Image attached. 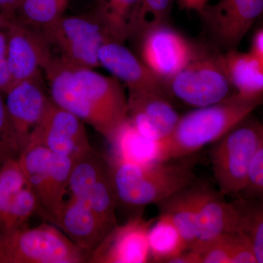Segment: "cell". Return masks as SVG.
Returning a JSON list of instances; mask_svg holds the SVG:
<instances>
[{"mask_svg":"<svg viewBox=\"0 0 263 263\" xmlns=\"http://www.w3.org/2000/svg\"><path fill=\"white\" fill-rule=\"evenodd\" d=\"M43 72L52 101L94 128L108 143L129 119L127 97L114 76L75 68L56 55Z\"/></svg>","mask_w":263,"mask_h":263,"instance_id":"obj_1","label":"cell"},{"mask_svg":"<svg viewBox=\"0 0 263 263\" xmlns=\"http://www.w3.org/2000/svg\"><path fill=\"white\" fill-rule=\"evenodd\" d=\"M262 104L263 96L249 98L234 93L219 103L181 116L166 138L167 160L187 157L215 143Z\"/></svg>","mask_w":263,"mask_h":263,"instance_id":"obj_2","label":"cell"},{"mask_svg":"<svg viewBox=\"0 0 263 263\" xmlns=\"http://www.w3.org/2000/svg\"><path fill=\"white\" fill-rule=\"evenodd\" d=\"M118 203L141 209L193 184L195 175L187 162L171 160L148 165L107 161Z\"/></svg>","mask_w":263,"mask_h":263,"instance_id":"obj_3","label":"cell"},{"mask_svg":"<svg viewBox=\"0 0 263 263\" xmlns=\"http://www.w3.org/2000/svg\"><path fill=\"white\" fill-rule=\"evenodd\" d=\"M262 142L263 124L249 115L214 143L211 160L221 195L240 196Z\"/></svg>","mask_w":263,"mask_h":263,"instance_id":"obj_4","label":"cell"},{"mask_svg":"<svg viewBox=\"0 0 263 263\" xmlns=\"http://www.w3.org/2000/svg\"><path fill=\"white\" fill-rule=\"evenodd\" d=\"M166 84L171 98L195 108L219 103L235 93L224 53L201 45H197L191 61Z\"/></svg>","mask_w":263,"mask_h":263,"instance_id":"obj_5","label":"cell"},{"mask_svg":"<svg viewBox=\"0 0 263 263\" xmlns=\"http://www.w3.org/2000/svg\"><path fill=\"white\" fill-rule=\"evenodd\" d=\"M88 256L57 226L0 232V263H82Z\"/></svg>","mask_w":263,"mask_h":263,"instance_id":"obj_6","label":"cell"},{"mask_svg":"<svg viewBox=\"0 0 263 263\" xmlns=\"http://www.w3.org/2000/svg\"><path fill=\"white\" fill-rule=\"evenodd\" d=\"M51 50L75 68L100 67L98 54L104 43L110 41L106 31L92 13L64 15L48 34Z\"/></svg>","mask_w":263,"mask_h":263,"instance_id":"obj_7","label":"cell"},{"mask_svg":"<svg viewBox=\"0 0 263 263\" xmlns=\"http://www.w3.org/2000/svg\"><path fill=\"white\" fill-rule=\"evenodd\" d=\"M69 190L71 196L89 204L109 229L117 226V202L108 163L94 150L74 161Z\"/></svg>","mask_w":263,"mask_h":263,"instance_id":"obj_8","label":"cell"},{"mask_svg":"<svg viewBox=\"0 0 263 263\" xmlns=\"http://www.w3.org/2000/svg\"><path fill=\"white\" fill-rule=\"evenodd\" d=\"M218 48L237 49L253 24L263 15V0H218L198 13Z\"/></svg>","mask_w":263,"mask_h":263,"instance_id":"obj_9","label":"cell"},{"mask_svg":"<svg viewBox=\"0 0 263 263\" xmlns=\"http://www.w3.org/2000/svg\"><path fill=\"white\" fill-rule=\"evenodd\" d=\"M136 41L140 60L165 82L191 61L197 45L189 41L169 24L148 29Z\"/></svg>","mask_w":263,"mask_h":263,"instance_id":"obj_10","label":"cell"},{"mask_svg":"<svg viewBox=\"0 0 263 263\" xmlns=\"http://www.w3.org/2000/svg\"><path fill=\"white\" fill-rule=\"evenodd\" d=\"M84 124L51 99L42 119L29 136L28 144L40 145L52 153L77 160L93 149Z\"/></svg>","mask_w":263,"mask_h":263,"instance_id":"obj_11","label":"cell"},{"mask_svg":"<svg viewBox=\"0 0 263 263\" xmlns=\"http://www.w3.org/2000/svg\"><path fill=\"white\" fill-rule=\"evenodd\" d=\"M6 31L13 86L43 72L53 54L44 36L15 17L6 19Z\"/></svg>","mask_w":263,"mask_h":263,"instance_id":"obj_12","label":"cell"},{"mask_svg":"<svg viewBox=\"0 0 263 263\" xmlns=\"http://www.w3.org/2000/svg\"><path fill=\"white\" fill-rule=\"evenodd\" d=\"M152 222L136 216L122 226L117 224L90 253L87 262H148V231Z\"/></svg>","mask_w":263,"mask_h":263,"instance_id":"obj_13","label":"cell"},{"mask_svg":"<svg viewBox=\"0 0 263 263\" xmlns=\"http://www.w3.org/2000/svg\"><path fill=\"white\" fill-rule=\"evenodd\" d=\"M43 74L44 72H41L17 83L5 95L7 110L22 145V152L51 101Z\"/></svg>","mask_w":263,"mask_h":263,"instance_id":"obj_14","label":"cell"},{"mask_svg":"<svg viewBox=\"0 0 263 263\" xmlns=\"http://www.w3.org/2000/svg\"><path fill=\"white\" fill-rule=\"evenodd\" d=\"M100 66L127 86L129 91L155 92L171 98L165 81L155 75L124 43L108 41L100 48Z\"/></svg>","mask_w":263,"mask_h":263,"instance_id":"obj_15","label":"cell"},{"mask_svg":"<svg viewBox=\"0 0 263 263\" xmlns=\"http://www.w3.org/2000/svg\"><path fill=\"white\" fill-rule=\"evenodd\" d=\"M197 238L190 249L195 250L228 233L241 232V215L236 202H227L216 192L195 186Z\"/></svg>","mask_w":263,"mask_h":263,"instance_id":"obj_16","label":"cell"},{"mask_svg":"<svg viewBox=\"0 0 263 263\" xmlns=\"http://www.w3.org/2000/svg\"><path fill=\"white\" fill-rule=\"evenodd\" d=\"M171 99L158 93L129 91V121L146 138L155 141L165 139L174 131L181 117Z\"/></svg>","mask_w":263,"mask_h":263,"instance_id":"obj_17","label":"cell"},{"mask_svg":"<svg viewBox=\"0 0 263 263\" xmlns=\"http://www.w3.org/2000/svg\"><path fill=\"white\" fill-rule=\"evenodd\" d=\"M52 224L62 230L88 258L110 231L89 204L72 196L62 204Z\"/></svg>","mask_w":263,"mask_h":263,"instance_id":"obj_18","label":"cell"},{"mask_svg":"<svg viewBox=\"0 0 263 263\" xmlns=\"http://www.w3.org/2000/svg\"><path fill=\"white\" fill-rule=\"evenodd\" d=\"M110 160L140 165L166 162V138L155 141L142 135L129 119L118 129L111 141Z\"/></svg>","mask_w":263,"mask_h":263,"instance_id":"obj_19","label":"cell"},{"mask_svg":"<svg viewBox=\"0 0 263 263\" xmlns=\"http://www.w3.org/2000/svg\"><path fill=\"white\" fill-rule=\"evenodd\" d=\"M51 152L42 146L29 143L21 155L19 162L28 186L37 197V214L47 220L49 213L50 164Z\"/></svg>","mask_w":263,"mask_h":263,"instance_id":"obj_20","label":"cell"},{"mask_svg":"<svg viewBox=\"0 0 263 263\" xmlns=\"http://www.w3.org/2000/svg\"><path fill=\"white\" fill-rule=\"evenodd\" d=\"M228 77L235 92L245 98L263 96V63L250 51L230 50L224 53Z\"/></svg>","mask_w":263,"mask_h":263,"instance_id":"obj_21","label":"cell"},{"mask_svg":"<svg viewBox=\"0 0 263 263\" xmlns=\"http://www.w3.org/2000/svg\"><path fill=\"white\" fill-rule=\"evenodd\" d=\"M138 0H96L91 13L110 41L124 43L130 39L132 22Z\"/></svg>","mask_w":263,"mask_h":263,"instance_id":"obj_22","label":"cell"},{"mask_svg":"<svg viewBox=\"0 0 263 263\" xmlns=\"http://www.w3.org/2000/svg\"><path fill=\"white\" fill-rule=\"evenodd\" d=\"M196 195L194 184L180 190L157 204L160 214H166L177 227L191 248L197 238Z\"/></svg>","mask_w":263,"mask_h":263,"instance_id":"obj_23","label":"cell"},{"mask_svg":"<svg viewBox=\"0 0 263 263\" xmlns=\"http://www.w3.org/2000/svg\"><path fill=\"white\" fill-rule=\"evenodd\" d=\"M68 3L69 0H21L13 17L46 39L65 15Z\"/></svg>","mask_w":263,"mask_h":263,"instance_id":"obj_24","label":"cell"},{"mask_svg":"<svg viewBox=\"0 0 263 263\" xmlns=\"http://www.w3.org/2000/svg\"><path fill=\"white\" fill-rule=\"evenodd\" d=\"M151 259L155 262H168L171 259L188 250L177 227L166 214H160L152 222L148 231Z\"/></svg>","mask_w":263,"mask_h":263,"instance_id":"obj_25","label":"cell"},{"mask_svg":"<svg viewBox=\"0 0 263 263\" xmlns=\"http://www.w3.org/2000/svg\"><path fill=\"white\" fill-rule=\"evenodd\" d=\"M174 0H138L133 22L132 40L161 24H169Z\"/></svg>","mask_w":263,"mask_h":263,"instance_id":"obj_26","label":"cell"},{"mask_svg":"<svg viewBox=\"0 0 263 263\" xmlns=\"http://www.w3.org/2000/svg\"><path fill=\"white\" fill-rule=\"evenodd\" d=\"M73 164L74 161L72 159L51 152L49 181L50 207L46 220L51 223L53 222L65 202L64 197L69 190V182Z\"/></svg>","mask_w":263,"mask_h":263,"instance_id":"obj_27","label":"cell"},{"mask_svg":"<svg viewBox=\"0 0 263 263\" xmlns=\"http://www.w3.org/2000/svg\"><path fill=\"white\" fill-rule=\"evenodd\" d=\"M235 202L241 215V232L250 240L257 263H263V200L239 197Z\"/></svg>","mask_w":263,"mask_h":263,"instance_id":"obj_28","label":"cell"},{"mask_svg":"<svg viewBox=\"0 0 263 263\" xmlns=\"http://www.w3.org/2000/svg\"><path fill=\"white\" fill-rule=\"evenodd\" d=\"M27 186L18 159L3 161L0 169V228L17 194Z\"/></svg>","mask_w":263,"mask_h":263,"instance_id":"obj_29","label":"cell"},{"mask_svg":"<svg viewBox=\"0 0 263 263\" xmlns=\"http://www.w3.org/2000/svg\"><path fill=\"white\" fill-rule=\"evenodd\" d=\"M38 201L32 190L25 186L15 197L0 232L28 226V221L38 212Z\"/></svg>","mask_w":263,"mask_h":263,"instance_id":"obj_30","label":"cell"},{"mask_svg":"<svg viewBox=\"0 0 263 263\" xmlns=\"http://www.w3.org/2000/svg\"><path fill=\"white\" fill-rule=\"evenodd\" d=\"M0 91V159L2 162L8 159H18L22 147L11 119H10L4 98Z\"/></svg>","mask_w":263,"mask_h":263,"instance_id":"obj_31","label":"cell"},{"mask_svg":"<svg viewBox=\"0 0 263 263\" xmlns=\"http://www.w3.org/2000/svg\"><path fill=\"white\" fill-rule=\"evenodd\" d=\"M231 238L232 233L221 235L193 251L200 254L201 263H230Z\"/></svg>","mask_w":263,"mask_h":263,"instance_id":"obj_32","label":"cell"},{"mask_svg":"<svg viewBox=\"0 0 263 263\" xmlns=\"http://www.w3.org/2000/svg\"><path fill=\"white\" fill-rule=\"evenodd\" d=\"M239 197L263 200V142L251 164L247 185Z\"/></svg>","mask_w":263,"mask_h":263,"instance_id":"obj_33","label":"cell"},{"mask_svg":"<svg viewBox=\"0 0 263 263\" xmlns=\"http://www.w3.org/2000/svg\"><path fill=\"white\" fill-rule=\"evenodd\" d=\"M12 86L13 81L8 65L6 19L0 15V91L5 95Z\"/></svg>","mask_w":263,"mask_h":263,"instance_id":"obj_34","label":"cell"},{"mask_svg":"<svg viewBox=\"0 0 263 263\" xmlns=\"http://www.w3.org/2000/svg\"><path fill=\"white\" fill-rule=\"evenodd\" d=\"M230 263H257L252 243L243 232L232 233Z\"/></svg>","mask_w":263,"mask_h":263,"instance_id":"obj_35","label":"cell"},{"mask_svg":"<svg viewBox=\"0 0 263 263\" xmlns=\"http://www.w3.org/2000/svg\"><path fill=\"white\" fill-rule=\"evenodd\" d=\"M250 52L263 63V27L254 34Z\"/></svg>","mask_w":263,"mask_h":263,"instance_id":"obj_36","label":"cell"},{"mask_svg":"<svg viewBox=\"0 0 263 263\" xmlns=\"http://www.w3.org/2000/svg\"><path fill=\"white\" fill-rule=\"evenodd\" d=\"M21 0H0V15L8 19L14 16Z\"/></svg>","mask_w":263,"mask_h":263,"instance_id":"obj_37","label":"cell"},{"mask_svg":"<svg viewBox=\"0 0 263 263\" xmlns=\"http://www.w3.org/2000/svg\"><path fill=\"white\" fill-rule=\"evenodd\" d=\"M180 8L199 13L208 4L209 0H176Z\"/></svg>","mask_w":263,"mask_h":263,"instance_id":"obj_38","label":"cell"},{"mask_svg":"<svg viewBox=\"0 0 263 263\" xmlns=\"http://www.w3.org/2000/svg\"><path fill=\"white\" fill-rule=\"evenodd\" d=\"M2 163H3V162H2L1 159H0V169H1Z\"/></svg>","mask_w":263,"mask_h":263,"instance_id":"obj_39","label":"cell"},{"mask_svg":"<svg viewBox=\"0 0 263 263\" xmlns=\"http://www.w3.org/2000/svg\"><path fill=\"white\" fill-rule=\"evenodd\" d=\"M261 18L263 19V15H262V16H261Z\"/></svg>","mask_w":263,"mask_h":263,"instance_id":"obj_40","label":"cell"}]
</instances>
